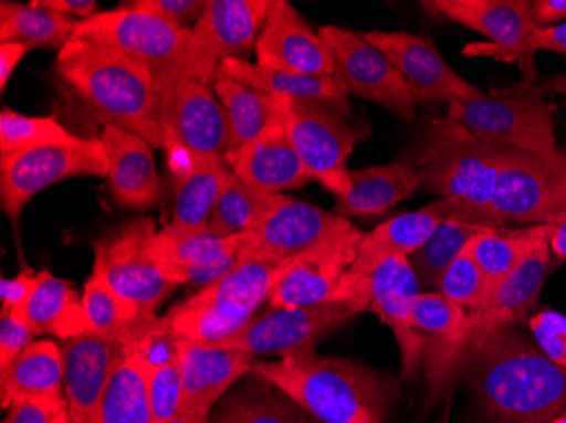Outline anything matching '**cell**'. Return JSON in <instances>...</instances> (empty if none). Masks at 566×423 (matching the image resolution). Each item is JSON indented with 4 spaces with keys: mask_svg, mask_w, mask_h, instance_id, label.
<instances>
[{
    "mask_svg": "<svg viewBox=\"0 0 566 423\" xmlns=\"http://www.w3.org/2000/svg\"><path fill=\"white\" fill-rule=\"evenodd\" d=\"M85 423H151L148 369L129 349L114 369L97 406Z\"/></svg>",
    "mask_w": 566,
    "mask_h": 423,
    "instance_id": "obj_37",
    "label": "cell"
},
{
    "mask_svg": "<svg viewBox=\"0 0 566 423\" xmlns=\"http://www.w3.org/2000/svg\"><path fill=\"white\" fill-rule=\"evenodd\" d=\"M33 337L21 310H0V371H6L34 342Z\"/></svg>",
    "mask_w": 566,
    "mask_h": 423,
    "instance_id": "obj_47",
    "label": "cell"
},
{
    "mask_svg": "<svg viewBox=\"0 0 566 423\" xmlns=\"http://www.w3.org/2000/svg\"><path fill=\"white\" fill-rule=\"evenodd\" d=\"M359 314L349 304H324L314 307L272 308L253 320L219 348L237 349L248 355H292L314 351L321 337L348 322Z\"/></svg>",
    "mask_w": 566,
    "mask_h": 423,
    "instance_id": "obj_18",
    "label": "cell"
},
{
    "mask_svg": "<svg viewBox=\"0 0 566 423\" xmlns=\"http://www.w3.org/2000/svg\"><path fill=\"white\" fill-rule=\"evenodd\" d=\"M148 369L149 412L151 423H170L180 413L182 371L180 361Z\"/></svg>",
    "mask_w": 566,
    "mask_h": 423,
    "instance_id": "obj_45",
    "label": "cell"
},
{
    "mask_svg": "<svg viewBox=\"0 0 566 423\" xmlns=\"http://www.w3.org/2000/svg\"><path fill=\"white\" fill-rule=\"evenodd\" d=\"M84 139L72 135L55 117H31L9 109L0 114V156L41 146L76 145Z\"/></svg>",
    "mask_w": 566,
    "mask_h": 423,
    "instance_id": "obj_43",
    "label": "cell"
},
{
    "mask_svg": "<svg viewBox=\"0 0 566 423\" xmlns=\"http://www.w3.org/2000/svg\"><path fill=\"white\" fill-rule=\"evenodd\" d=\"M285 263L240 261L228 275L175 305L161 319L178 340L219 348L253 320Z\"/></svg>",
    "mask_w": 566,
    "mask_h": 423,
    "instance_id": "obj_5",
    "label": "cell"
},
{
    "mask_svg": "<svg viewBox=\"0 0 566 423\" xmlns=\"http://www.w3.org/2000/svg\"><path fill=\"white\" fill-rule=\"evenodd\" d=\"M364 38L399 70L416 104L450 105L480 94L451 68L431 38L406 31H367Z\"/></svg>",
    "mask_w": 566,
    "mask_h": 423,
    "instance_id": "obj_19",
    "label": "cell"
},
{
    "mask_svg": "<svg viewBox=\"0 0 566 423\" xmlns=\"http://www.w3.org/2000/svg\"><path fill=\"white\" fill-rule=\"evenodd\" d=\"M40 273H34L28 266H22L21 272L14 278H2L0 283V310H21L30 298L33 297L34 289L40 285Z\"/></svg>",
    "mask_w": 566,
    "mask_h": 423,
    "instance_id": "obj_50",
    "label": "cell"
},
{
    "mask_svg": "<svg viewBox=\"0 0 566 423\" xmlns=\"http://www.w3.org/2000/svg\"><path fill=\"white\" fill-rule=\"evenodd\" d=\"M531 14L537 28H549L566 21V0H536L531 2Z\"/></svg>",
    "mask_w": 566,
    "mask_h": 423,
    "instance_id": "obj_52",
    "label": "cell"
},
{
    "mask_svg": "<svg viewBox=\"0 0 566 423\" xmlns=\"http://www.w3.org/2000/svg\"><path fill=\"white\" fill-rule=\"evenodd\" d=\"M552 423H566V416H558V419L553 420Z\"/></svg>",
    "mask_w": 566,
    "mask_h": 423,
    "instance_id": "obj_59",
    "label": "cell"
},
{
    "mask_svg": "<svg viewBox=\"0 0 566 423\" xmlns=\"http://www.w3.org/2000/svg\"><path fill=\"white\" fill-rule=\"evenodd\" d=\"M352 190L336 199L334 214L343 219L384 214L421 187V175L409 156L380 167L349 170Z\"/></svg>",
    "mask_w": 566,
    "mask_h": 423,
    "instance_id": "obj_30",
    "label": "cell"
},
{
    "mask_svg": "<svg viewBox=\"0 0 566 423\" xmlns=\"http://www.w3.org/2000/svg\"><path fill=\"white\" fill-rule=\"evenodd\" d=\"M546 87H548L549 91L562 95V97L565 98L566 104V73H559V75H555L552 76V78H548V84H546Z\"/></svg>",
    "mask_w": 566,
    "mask_h": 423,
    "instance_id": "obj_56",
    "label": "cell"
},
{
    "mask_svg": "<svg viewBox=\"0 0 566 423\" xmlns=\"http://www.w3.org/2000/svg\"><path fill=\"white\" fill-rule=\"evenodd\" d=\"M549 263L552 251L546 229L516 268L499 283L486 304L479 311H469V340L524 322L536 307Z\"/></svg>",
    "mask_w": 566,
    "mask_h": 423,
    "instance_id": "obj_25",
    "label": "cell"
},
{
    "mask_svg": "<svg viewBox=\"0 0 566 423\" xmlns=\"http://www.w3.org/2000/svg\"><path fill=\"white\" fill-rule=\"evenodd\" d=\"M241 235L224 237L206 228L178 231L165 228L158 232V257L161 269L175 285H211L240 263Z\"/></svg>",
    "mask_w": 566,
    "mask_h": 423,
    "instance_id": "obj_23",
    "label": "cell"
},
{
    "mask_svg": "<svg viewBox=\"0 0 566 423\" xmlns=\"http://www.w3.org/2000/svg\"><path fill=\"white\" fill-rule=\"evenodd\" d=\"M548 244L556 263L566 261V209L546 222Z\"/></svg>",
    "mask_w": 566,
    "mask_h": 423,
    "instance_id": "obj_55",
    "label": "cell"
},
{
    "mask_svg": "<svg viewBox=\"0 0 566 423\" xmlns=\"http://www.w3.org/2000/svg\"><path fill=\"white\" fill-rule=\"evenodd\" d=\"M216 78H231L273 97L346 107V91L334 76L295 75L265 68L247 60H226L219 65Z\"/></svg>",
    "mask_w": 566,
    "mask_h": 423,
    "instance_id": "obj_32",
    "label": "cell"
},
{
    "mask_svg": "<svg viewBox=\"0 0 566 423\" xmlns=\"http://www.w3.org/2000/svg\"><path fill=\"white\" fill-rule=\"evenodd\" d=\"M101 141L109 156L107 190L123 209H153L160 202V178H158L153 146L142 136L123 127L104 126Z\"/></svg>",
    "mask_w": 566,
    "mask_h": 423,
    "instance_id": "obj_27",
    "label": "cell"
},
{
    "mask_svg": "<svg viewBox=\"0 0 566 423\" xmlns=\"http://www.w3.org/2000/svg\"><path fill=\"white\" fill-rule=\"evenodd\" d=\"M226 161L241 181L265 193L301 189L313 180L283 124H273Z\"/></svg>",
    "mask_w": 566,
    "mask_h": 423,
    "instance_id": "obj_28",
    "label": "cell"
},
{
    "mask_svg": "<svg viewBox=\"0 0 566 423\" xmlns=\"http://www.w3.org/2000/svg\"><path fill=\"white\" fill-rule=\"evenodd\" d=\"M566 209V151L553 156L505 149L492 200L501 228L546 224Z\"/></svg>",
    "mask_w": 566,
    "mask_h": 423,
    "instance_id": "obj_13",
    "label": "cell"
},
{
    "mask_svg": "<svg viewBox=\"0 0 566 423\" xmlns=\"http://www.w3.org/2000/svg\"><path fill=\"white\" fill-rule=\"evenodd\" d=\"M76 21L51 11L43 2H0V43L62 51L72 40Z\"/></svg>",
    "mask_w": 566,
    "mask_h": 423,
    "instance_id": "obj_39",
    "label": "cell"
},
{
    "mask_svg": "<svg viewBox=\"0 0 566 423\" xmlns=\"http://www.w3.org/2000/svg\"><path fill=\"white\" fill-rule=\"evenodd\" d=\"M497 228L494 221L467 205H460L453 214L436 229L428 243L409 256L421 288L436 292L440 276L465 250L476 235L486 229Z\"/></svg>",
    "mask_w": 566,
    "mask_h": 423,
    "instance_id": "obj_35",
    "label": "cell"
},
{
    "mask_svg": "<svg viewBox=\"0 0 566 423\" xmlns=\"http://www.w3.org/2000/svg\"><path fill=\"white\" fill-rule=\"evenodd\" d=\"M82 304L92 332L127 349H135L160 320L157 315H145L123 300L97 273H92L85 283Z\"/></svg>",
    "mask_w": 566,
    "mask_h": 423,
    "instance_id": "obj_34",
    "label": "cell"
},
{
    "mask_svg": "<svg viewBox=\"0 0 566 423\" xmlns=\"http://www.w3.org/2000/svg\"><path fill=\"white\" fill-rule=\"evenodd\" d=\"M132 8L189 30L190 24L202 18L208 0H136Z\"/></svg>",
    "mask_w": 566,
    "mask_h": 423,
    "instance_id": "obj_48",
    "label": "cell"
},
{
    "mask_svg": "<svg viewBox=\"0 0 566 423\" xmlns=\"http://www.w3.org/2000/svg\"><path fill=\"white\" fill-rule=\"evenodd\" d=\"M55 72L104 126L123 127L153 148H165L161 102L145 63L114 47L72 38L59 51Z\"/></svg>",
    "mask_w": 566,
    "mask_h": 423,
    "instance_id": "obj_3",
    "label": "cell"
},
{
    "mask_svg": "<svg viewBox=\"0 0 566 423\" xmlns=\"http://www.w3.org/2000/svg\"><path fill=\"white\" fill-rule=\"evenodd\" d=\"M276 101L283 127L308 175L336 199L348 195L352 180L346 160L356 142L365 138L364 133L342 114L327 109V104L283 97Z\"/></svg>",
    "mask_w": 566,
    "mask_h": 423,
    "instance_id": "obj_11",
    "label": "cell"
},
{
    "mask_svg": "<svg viewBox=\"0 0 566 423\" xmlns=\"http://www.w3.org/2000/svg\"><path fill=\"white\" fill-rule=\"evenodd\" d=\"M352 228L348 219L285 195L259 224L241 234L240 261L283 263Z\"/></svg>",
    "mask_w": 566,
    "mask_h": 423,
    "instance_id": "obj_17",
    "label": "cell"
},
{
    "mask_svg": "<svg viewBox=\"0 0 566 423\" xmlns=\"http://www.w3.org/2000/svg\"><path fill=\"white\" fill-rule=\"evenodd\" d=\"M545 234L546 224H539L520 231L492 228L476 235L470 243V250L491 286V294Z\"/></svg>",
    "mask_w": 566,
    "mask_h": 423,
    "instance_id": "obj_40",
    "label": "cell"
},
{
    "mask_svg": "<svg viewBox=\"0 0 566 423\" xmlns=\"http://www.w3.org/2000/svg\"><path fill=\"white\" fill-rule=\"evenodd\" d=\"M4 423H53L60 413L69 410L66 400H21L9 406Z\"/></svg>",
    "mask_w": 566,
    "mask_h": 423,
    "instance_id": "obj_49",
    "label": "cell"
},
{
    "mask_svg": "<svg viewBox=\"0 0 566 423\" xmlns=\"http://www.w3.org/2000/svg\"><path fill=\"white\" fill-rule=\"evenodd\" d=\"M463 203L453 199H440L416 212L397 215L365 234L358 257L353 264L355 275L367 276L380 261L392 256H412L434 234L458 207Z\"/></svg>",
    "mask_w": 566,
    "mask_h": 423,
    "instance_id": "obj_29",
    "label": "cell"
},
{
    "mask_svg": "<svg viewBox=\"0 0 566 423\" xmlns=\"http://www.w3.org/2000/svg\"><path fill=\"white\" fill-rule=\"evenodd\" d=\"M426 11L483 34L491 44H469L465 53L489 55L520 63L524 81L536 78L534 34L539 30L526 0H432L421 2Z\"/></svg>",
    "mask_w": 566,
    "mask_h": 423,
    "instance_id": "obj_15",
    "label": "cell"
},
{
    "mask_svg": "<svg viewBox=\"0 0 566 423\" xmlns=\"http://www.w3.org/2000/svg\"><path fill=\"white\" fill-rule=\"evenodd\" d=\"M254 361L251 373L287 394L305 413L323 423H387L397 399L389 374L355 359L314 351Z\"/></svg>",
    "mask_w": 566,
    "mask_h": 423,
    "instance_id": "obj_2",
    "label": "cell"
},
{
    "mask_svg": "<svg viewBox=\"0 0 566 423\" xmlns=\"http://www.w3.org/2000/svg\"><path fill=\"white\" fill-rule=\"evenodd\" d=\"M212 88L224 105L231 129L226 160L259 138L273 124H282L279 101L273 95L253 91L231 78H216Z\"/></svg>",
    "mask_w": 566,
    "mask_h": 423,
    "instance_id": "obj_38",
    "label": "cell"
},
{
    "mask_svg": "<svg viewBox=\"0 0 566 423\" xmlns=\"http://www.w3.org/2000/svg\"><path fill=\"white\" fill-rule=\"evenodd\" d=\"M527 326L543 355L566 368V315L545 308L531 317Z\"/></svg>",
    "mask_w": 566,
    "mask_h": 423,
    "instance_id": "obj_46",
    "label": "cell"
},
{
    "mask_svg": "<svg viewBox=\"0 0 566 423\" xmlns=\"http://www.w3.org/2000/svg\"><path fill=\"white\" fill-rule=\"evenodd\" d=\"M301 406L282 391L269 387L250 388L234 394L222 406L218 423H311Z\"/></svg>",
    "mask_w": 566,
    "mask_h": 423,
    "instance_id": "obj_42",
    "label": "cell"
},
{
    "mask_svg": "<svg viewBox=\"0 0 566 423\" xmlns=\"http://www.w3.org/2000/svg\"><path fill=\"white\" fill-rule=\"evenodd\" d=\"M534 51H552L566 59V22L539 28L534 34Z\"/></svg>",
    "mask_w": 566,
    "mask_h": 423,
    "instance_id": "obj_53",
    "label": "cell"
},
{
    "mask_svg": "<svg viewBox=\"0 0 566 423\" xmlns=\"http://www.w3.org/2000/svg\"><path fill=\"white\" fill-rule=\"evenodd\" d=\"M275 0H208L202 18L192 28L186 59L157 92L177 82L196 81L212 87L219 65L244 60L256 46L259 34Z\"/></svg>",
    "mask_w": 566,
    "mask_h": 423,
    "instance_id": "obj_9",
    "label": "cell"
},
{
    "mask_svg": "<svg viewBox=\"0 0 566 423\" xmlns=\"http://www.w3.org/2000/svg\"><path fill=\"white\" fill-rule=\"evenodd\" d=\"M447 117L492 145L542 156L558 151L552 107L539 88L520 95L480 91L469 101L451 102Z\"/></svg>",
    "mask_w": 566,
    "mask_h": 423,
    "instance_id": "obj_10",
    "label": "cell"
},
{
    "mask_svg": "<svg viewBox=\"0 0 566 423\" xmlns=\"http://www.w3.org/2000/svg\"><path fill=\"white\" fill-rule=\"evenodd\" d=\"M364 237V232L353 225L289 260L270 289V307L349 304L358 311L370 310L367 276L352 272Z\"/></svg>",
    "mask_w": 566,
    "mask_h": 423,
    "instance_id": "obj_6",
    "label": "cell"
},
{
    "mask_svg": "<svg viewBox=\"0 0 566 423\" xmlns=\"http://www.w3.org/2000/svg\"><path fill=\"white\" fill-rule=\"evenodd\" d=\"M436 294L443 295L467 311H479L486 304L491 286L473 257L470 244L444 269L436 286Z\"/></svg>",
    "mask_w": 566,
    "mask_h": 423,
    "instance_id": "obj_44",
    "label": "cell"
},
{
    "mask_svg": "<svg viewBox=\"0 0 566 423\" xmlns=\"http://www.w3.org/2000/svg\"><path fill=\"white\" fill-rule=\"evenodd\" d=\"M109 156L101 139L41 146L0 156V202L14 228L34 195L75 177L107 178Z\"/></svg>",
    "mask_w": 566,
    "mask_h": 423,
    "instance_id": "obj_12",
    "label": "cell"
},
{
    "mask_svg": "<svg viewBox=\"0 0 566 423\" xmlns=\"http://www.w3.org/2000/svg\"><path fill=\"white\" fill-rule=\"evenodd\" d=\"M170 423H211L209 419H199V416L177 415Z\"/></svg>",
    "mask_w": 566,
    "mask_h": 423,
    "instance_id": "obj_57",
    "label": "cell"
},
{
    "mask_svg": "<svg viewBox=\"0 0 566 423\" xmlns=\"http://www.w3.org/2000/svg\"><path fill=\"white\" fill-rule=\"evenodd\" d=\"M51 11L59 12L73 21L82 22L97 14L95 0H41Z\"/></svg>",
    "mask_w": 566,
    "mask_h": 423,
    "instance_id": "obj_51",
    "label": "cell"
},
{
    "mask_svg": "<svg viewBox=\"0 0 566 423\" xmlns=\"http://www.w3.org/2000/svg\"><path fill=\"white\" fill-rule=\"evenodd\" d=\"M421 361L431 396L444 393L469 342V311L436 292H422L415 304Z\"/></svg>",
    "mask_w": 566,
    "mask_h": 423,
    "instance_id": "obj_20",
    "label": "cell"
},
{
    "mask_svg": "<svg viewBox=\"0 0 566 423\" xmlns=\"http://www.w3.org/2000/svg\"><path fill=\"white\" fill-rule=\"evenodd\" d=\"M31 399L66 400L59 342L34 340L6 371H0L2 409Z\"/></svg>",
    "mask_w": 566,
    "mask_h": 423,
    "instance_id": "obj_31",
    "label": "cell"
},
{
    "mask_svg": "<svg viewBox=\"0 0 566 423\" xmlns=\"http://www.w3.org/2000/svg\"><path fill=\"white\" fill-rule=\"evenodd\" d=\"M283 199L285 195L282 193H265L253 189L233 173L219 195L209 225L224 237L244 234L269 215Z\"/></svg>",
    "mask_w": 566,
    "mask_h": 423,
    "instance_id": "obj_41",
    "label": "cell"
},
{
    "mask_svg": "<svg viewBox=\"0 0 566 423\" xmlns=\"http://www.w3.org/2000/svg\"><path fill=\"white\" fill-rule=\"evenodd\" d=\"M72 38L114 47L145 63L157 85L174 75L186 59L192 30L177 28L138 9L124 8L97 12L87 21L76 22Z\"/></svg>",
    "mask_w": 566,
    "mask_h": 423,
    "instance_id": "obj_14",
    "label": "cell"
},
{
    "mask_svg": "<svg viewBox=\"0 0 566 423\" xmlns=\"http://www.w3.org/2000/svg\"><path fill=\"white\" fill-rule=\"evenodd\" d=\"M165 151L175 178L212 158L228 155V113L214 88L196 81L177 82L158 91Z\"/></svg>",
    "mask_w": 566,
    "mask_h": 423,
    "instance_id": "obj_8",
    "label": "cell"
},
{
    "mask_svg": "<svg viewBox=\"0 0 566 423\" xmlns=\"http://www.w3.org/2000/svg\"><path fill=\"white\" fill-rule=\"evenodd\" d=\"M231 175L233 170L228 161L212 158L175 178L174 207L168 228L193 231L209 225L219 195Z\"/></svg>",
    "mask_w": 566,
    "mask_h": 423,
    "instance_id": "obj_36",
    "label": "cell"
},
{
    "mask_svg": "<svg viewBox=\"0 0 566 423\" xmlns=\"http://www.w3.org/2000/svg\"><path fill=\"white\" fill-rule=\"evenodd\" d=\"M460 371L497 419L552 423L566 416V368L514 326L470 339Z\"/></svg>",
    "mask_w": 566,
    "mask_h": 423,
    "instance_id": "obj_1",
    "label": "cell"
},
{
    "mask_svg": "<svg viewBox=\"0 0 566 423\" xmlns=\"http://www.w3.org/2000/svg\"><path fill=\"white\" fill-rule=\"evenodd\" d=\"M30 50V46H25L22 43H12V41L0 43V88L2 91L8 87L15 66L19 65V62L24 59L25 53Z\"/></svg>",
    "mask_w": 566,
    "mask_h": 423,
    "instance_id": "obj_54",
    "label": "cell"
},
{
    "mask_svg": "<svg viewBox=\"0 0 566 423\" xmlns=\"http://www.w3.org/2000/svg\"><path fill=\"white\" fill-rule=\"evenodd\" d=\"M370 310L392 329L402 356V377L416 380L421 373V339L415 326L416 298L422 294L418 276L407 256H392L367 275Z\"/></svg>",
    "mask_w": 566,
    "mask_h": 423,
    "instance_id": "obj_21",
    "label": "cell"
},
{
    "mask_svg": "<svg viewBox=\"0 0 566 423\" xmlns=\"http://www.w3.org/2000/svg\"><path fill=\"white\" fill-rule=\"evenodd\" d=\"M319 36L331 50L334 78L346 94L374 102L399 117L403 123L416 119V104L399 70L364 34L343 30L338 25H324Z\"/></svg>",
    "mask_w": 566,
    "mask_h": 423,
    "instance_id": "obj_16",
    "label": "cell"
},
{
    "mask_svg": "<svg viewBox=\"0 0 566 423\" xmlns=\"http://www.w3.org/2000/svg\"><path fill=\"white\" fill-rule=\"evenodd\" d=\"M256 63L295 75L334 76L331 50L287 0H275L256 46Z\"/></svg>",
    "mask_w": 566,
    "mask_h": 423,
    "instance_id": "obj_22",
    "label": "cell"
},
{
    "mask_svg": "<svg viewBox=\"0 0 566 423\" xmlns=\"http://www.w3.org/2000/svg\"><path fill=\"white\" fill-rule=\"evenodd\" d=\"M158 229L151 218L129 219L94 241V266L123 300L145 315L158 308L177 288L158 257Z\"/></svg>",
    "mask_w": 566,
    "mask_h": 423,
    "instance_id": "obj_7",
    "label": "cell"
},
{
    "mask_svg": "<svg viewBox=\"0 0 566 423\" xmlns=\"http://www.w3.org/2000/svg\"><path fill=\"white\" fill-rule=\"evenodd\" d=\"M59 346L70 419L73 423H85L129 349L92 330L60 340Z\"/></svg>",
    "mask_w": 566,
    "mask_h": 423,
    "instance_id": "obj_24",
    "label": "cell"
},
{
    "mask_svg": "<svg viewBox=\"0 0 566 423\" xmlns=\"http://www.w3.org/2000/svg\"><path fill=\"white\" fill-rule=\"evenodd\" d=\"M524 423H531V422H524Z\"/></svg>",
    "mask_w": 566,
    "mask_h": 423,
    "instance_id": "obj_60",
    "label": "cell"
},
{
    "mask_svg": "<svg viewBox=\"0 0 566 423\" xmlns=\"http://www.w3.org/2000/svg\"><path fill=\"white\" fill-rule=\"evenodd\" d=\"M182 399L178 415L209 419L212 406L241 377L251 373L254 356L237 349L182 342L178 351Z\"/></svg>",
    "mask_w": 566,
    "mask_h": 423,
    "instance_id": "obj_26",
    "label": "cell"
},
{
    "mask_svg": "<svg viewBox=\"0 0 566 423\" xmlns=\"http://www.w3.org/2000/svg\"><path fill=\"white\" fill-rule=\"evenodd\" d=\"M505 149L476 138L467 127L444 117L424 127L409 158L428 192L457 200L501 228L492 214V200Z\"/></svg>",
    "mask_w": 566,
    "mask_h": 423,
    "instance_id": "obj_4",
    "label": "cell"
},
{
    "mask_svg": "<svg viewBox=\"0 0 566 423\" xmlns=\"http://www.w3.org/2000/svg\"><path fill=\"white\" fill-rule=\"evenodd\" d=\"M53 423H73L72 419H70L69 410H65V412L60 413V415L56 416V420Z\"/></svg>",
    "mask_w": 566,
    "mask_h": 423,
    "instance_id": "obj_58",
    "label": "cell"
},
{
    "mask_svg": "<svg viewBox=\"0 0 566 423\" xmlns=\"http://www.w3.org/2000/svg\"><path fill=\"white\" fill-rule=\"evenodd\" d=\"M40 275V285L33 297L21 308L22 317L30 324L34 336L50 334L63 340L91 332V324L75 286L46 269Z\"/></svg>",
    "mask_w": 566,
    "mask_h": 423,
    "instance_id": "obj_33",
    "label": "cell"
}]
</instances>
